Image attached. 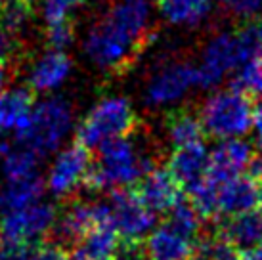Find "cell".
I'll return each instance as SVG.
<instances>
[{
    "mask_svg": "<svg viewBox=\"0 0 262 260\" xmlns=\"http://www.w3.org/2000/svg\"><path fill=\"white\" fill-rule=\"evenodd\" d=\"M46 184L40 176H33L27 180H14L6 182L0 188V212H15V210L27 209L35 203L42 201Z\"/></svg>",
    "mask_w": 262,
    "mask_h": 260,
    "instance_id": "7402d4cb",
    "label": "cell"
},
{
    "mask_svg": "<svg viewBox=\"0 0 262 260\" xmlns=\"http://www.w3.org/2000/svg\"><path fill=\"white\" fill-rule=\"evenodd\" d=\"M15 2H27V4H31V0H15Z\"/></svg>",
    "mask_w": 262,
    "mask_h": 260,
    "instance_id": "60d3db41",
    "label": "cell"
},
{
    "mask_svg": "<svg viewBox=\"0 0 262 260\" xmlns=\"http://www.w3.org/2000/svg\"><path fill=\"white\" fill-rule=\"evenodd\" d=\"M17 48H19V44H17L15 33H12L4 23L0 21V61L8 65L12 59H15Z\"/></svg>",
    "mask_w": 262,
    "mask_h": 260,
    "instance_id": "1f68e13d",
    "label": "cell"
},
{
    "mask_svg": "<svg viewBox=\"0 0 262 260\" xmlns=\"http://www.w3.org/2000/svg\"><path fill=\"white\" fill-rule=\"evenodd\" d=\"M220 235L237 251H253L262 245V210L230 216L220 228Z\"/></svg>",
    "mask_w": 262,
    "mask_h": 260,
    "instance_id": "e0dca14e",
    "label": "cell"
},
{
    "mask_svg": "<svg viewBox=\"0 0 262 260\" xmlns=\"http://www.w3.org/2000/svg\"><path fill=\"white\" fill-rule=\"evenodd\" d=\"M253 58L256 59V63H258V67H260V69H262V48H260V50H258V52H256V54H255V56H253Z\"/></svg>",
    "mask_w": 262,
    "mask_h": 260,
    "instance_id": "ab89813d",
    "label": "cell"
},
{
    "mask_svg": "<svg viewBox=\"0 0 262 260\" xmlns=\"http://www.w3.org/2000/svg\"><path fill=\"white\" fill-rule=\"evenodd\" d=\"M84 0H44V19L48 25L67 21L69 12L80 6Z\"/></svg>",
    "mask_w": 262,
    "mask_h": 260,
    "instance_id": "f1b7e54d",
    "label": "cell"
},
{
    "mask_svg": "<svg viewBox=\"0 0 262 260\" xmlns=\"http://www.w3.org/2000/svg\"><path fill=\"white\" fill-rule=\"evenodd\" d=\"M253 155V145L243 138H230L219 140V144L211 149V168L209 176L219 182H226L230 178L241 176L247 170Z\"/></svg>",
    "mask_w": 262,
    "mask_h": 260,
    "instance_id": "4fadbf2b",
    "label": "cell"
},
{
    "mask_svg": "<svg viewBox=\"0 0 262 260\" xmlns=\"http://www.w3.org/2000/svg\"><path fill=\"white\" fill-rule=\"evenodd\" d=\"M146 44V40L103 17L88 33L84 40V52L103 71L123 73L134 63V59L138 58Z\"/></svg>",
    "mask_w": 262,
    "mask_h": 260,
    "instance_id": "5b68a950",
    "label": "cell"
},
{
    "mask_svg": "<svg viewBox=\"0 0 262 260\" xmlns=\"http://www.w3.org/2000/svg\"><path fill=\"white\" fill-rule=\"evenodd\" d=\"M31 256H33V247L10 245V243L0 245V260H31Z\"/></svg>",
    "mask_w": 262,
    "mask_h": 260,
    "instance_id": "836d02e7",
    "label": "cell"
},
{
    "mask_svg": "<svg viewBox=\"0 0 262 260\" xmlns=\"http://www.w3.org/2000/svg\"><path fill=\"white\" fill-rule=\"evenodd\" d=\"M2 6H4V0H0V8H2Z\"/></svg>",
    "mask_w": 262,
    "mask_h": 260,
    "instance_id": "b9f144b4",
    "label": "cell"
},
{
    "mask_svg": "<svg viewBox=\"0 0 262 260\" xmlns=\"http://www.w3.org/2000/svg\"><path fill=\"white\" fill-rule=\"evenodd\" d=\"M253 58L241 31H226L214 35L201 52V61L197 65L199 71V86H219L226 75L233 73L237 67Z\"/></svg>",
    "mask_w": 262,
    "mask_h": 260,
    "instance_id": "8992f818",
    "label": "cell"
},
{
    "mask_svg": "<svg viewBox=\"0 0 262 260\" xmlns=\"http://www.w3.org/2000/svg\"><path fill=\"white\" fill-rule=\"evenodd\" d=\"M29 14H31V4L10 0L8 4H4V6L0 8V21L4 23L12 33H17L25 25Z\"/></svg>",
    "mask_w": 262,
    "mask_h": 260,
    "instance_id": "83f0119b",
    "label": "cell"
},
{
    "mask_svg": "<svg viewBox=\"0 0 262 260\" xmlns=\"http://www.w3.org/2000/svg\"><path fill=\"white\" fill-rule=\"evenodd\" d=\"M136 195L155 214L168 212L182 199L180 184L174 180V176L168 172L167 168H153L151 172H147L138 182Z\"/></svg>",
    "mask_w": 262,
    "mask_h": 260,
    "instance_id": "9a60e30c",
    "label": "cell"
},
{
    "mask_svg": "<svg viewBox=\"0 0 262 260\" xmlns=\"http://www.w3.org/2000/svg\"><path fill=\"white\" fill-rule=\"evenodd\" d=\"M209 168H211V151L203 142L174 147L167 165V170L174 176L180 188H186L188 191L209 176Z\"/></svg>",
    "mask_w": 262,
    "mask_h": 260,
    "instance_id": "7c38bea8",
    "label": "cell"
},
{
    "mask_svg": "<svg viewBox=\"0 0 262 260\" xmlns=\"http://www.w3.org/2000/svg\"><path fill=\"white\" fill-rule=\"evenodd\" d=\"M31 260H71V256H67V253L59 245L46 243V245H38L33 249Z\"/></svg>",
    "mask_w": 262,
    "mask_h": 260,
    "instance_id": "d6a6232c",
    "label": "cell"
},
{
    "mask_svg": "<svg viewBox=\"0 0 262 260\" xmlns=\"http://www.w3.org/2000/svg\"><path fill=\"white\" fill-rule=\"evenodd\" d=\"M96 224H110V203L73 201L63 212H59L52 233L59 243L75 245Z\"/></svg>",
    "mask_w": 262,
    "mask_h": 260,
    "instance_id": "8fae6325",
    "label": "cell"
},
{
    "mask_svg": "<svg viewBox=\"0 0 262 260\" xmlns=\"http://www.w3.org/2000/svg\"><path fill=\"white\" fill-rule=\"evenodd\" d=\"M219 189L220 182L207 176L203 182H199L195 188H191L188 191L191 205L203 218H211L219 214Z\"/></svg>",
    "mask_w": 262,
    "mask_h": 260,
    "instance_id": "d4e9b609",
    "label": "cell"
},
{
    "mask_svg": "<svg viewBox=\"0 0 262 260\" xmlns=\"http://www.w3.org/2000/svg\"><path fill=\"white\" fill-rule=\"evenodd\" d=\"M262 205V184L251 176H235L226 182H220L219 189V214L237 216L251 210H256Z\"/></svg>",
    "mask_w": 262,
    "mask_h": 260,
    "instance_id": "5bb4252c",
    "label": "cell"
},
{
    "mask_svg": "<svg viewBox=\"0 0 262 260\" xmlns=\"http://www.w3.org/2000/svg\"><path fill=\"white\" fill-rule=\"evenodd\" d=\"M153 168L155 161L138 142L130 136L113 138L98 147V163L90 168L84 189H126L138 184Z\"/></svg>",
    "mask_w": 262,
    "mask_h": 260,
    "instance_id": "6da1fadb",
    "label": "cell"
},
{
    "mask_svg": "<svg viewBox=\"0 0 262 260\" xmlns=\"http://www.w3.org/2000/svg\"><path fill=\"white\" fill-rule=\"evenodd\" d=\"M33 90L10 88L0 92V136L17 132L33 111Z\"/></svg>",
    "mask_w": 262,
    "mask_h": 260,
    "instance_id": "ffe728a7",
    "label": "cell"
},
{
    "mask_svg": "<svg viewBox=\"0 0 262 260\" xmlns=\"http://www.w3.org/2000/svg\"><path fill=\"white\" fill-rule=\"evenodd\" d=\"M6 80H8V65L0 61V92H2V88L6 84Z\"/></svg>",
    "mask_w": 262,
    "mask_h": 260,
    "instance_id": "f35d334b",
    "label": "cell"
},
{
    "mask_svg": "<svg viewBox=\"0 0 262 260\" xmlns=\"http://www.w3.org/2000/svg\"><path fill=\"white\" fill-rule=\"evenodd\" d=\"M71 71V61L63 52L52 50L44 54L38 59L29 77L31 90L35 92H50L54 88H58L67 75Z\"/></svg>",
    "mask_w": 262,
    "mask_h": 260,
    "instance_id": "44dd1931",
    "label": "cell"
},
{
    "mask_svg": "<svg viewBox=\"0 0 262 260\" xmlns=\"http://www.w3.org/2000/svg\"><path fill=\"white\" fill-rule=\"evenodd\" d=\"M59 212L50 201H38L27 209L6 212L0 218V237L10 245L31 247L54 231Z\"/></svg>",
    "mask_w": 262,
    "mask_h": 260,
    "instance_id": "52a82bcc",
    "label": "cell"
},
{
    "mask_svg": "<svg viewBox=\"0 0 262 260\" xmlns=\"http://www.w3.org/2000/svg\"><path fill=\"white\" fill-rule=\"evenodd\" d=\"M167 136L174 147H184V145L203 142L205 128L199 115L178 109L167 117Z\"/></svg>",
    "mask_w": 262,
    "mask_h": 260,
    "instance_id": "cb8c5ba5",
    "label": "cell"
},
{
    "mask_svg": "<svg viewBox=\"0 0 262 260\" xmlns=\"http://www.w3.org/2000/svg\"><path fill=\"white\" fill-rule=\"evenodd\" d=\"M92 168V155L90 149L75 142L71 145L61 147L54 161L48 166V172L44 178L46 189L56 199H67L84 188L86 176Z\"/></svg>",
    "mask_w": 262,
    "mask_h": 260,
    "instance_id": "ba28073f",
    "label": "cell"
},
{
    "mask_svg": "<svg viewBox=\"0 0 262 260\" xmlns=\"http://www.w3.org/2000/svg\"><path fill=\"white\" fill-rule=\"evenodd\" d=\"M188 260H191V258H188Z\"/></svg>",
    "mask_w": 262,
    "mask_h": 260,
    "instance_id": "7bdbcfd3",
    "label": "cell"
},
{
    "mask_svg": "<svg viewBox=\"0 0 262 260\" xmlns=\"http://www.w3.org/2000/svg\"><path fill=\"white\" fill-rule=\"evenodd\" d=\"M226 10L241 19H255L262 12V0H222Z\"/></svg>",
    "mask_w": 262,
    "mask_h": 260,
    "instance_id": "4dcf8cb0",
    "label": "cell"
},
{
    "mask_svg": "<svg viewBox=\"0 0 262 260\" xmlns=\"http://www.w3.org/2000/svg\"><path fill=\"white\" fill-rule=\"evenodd\" d=\"M235 260H262V247L253 249V251H245V253H237Z\"/></svg>",
    "mask_w": 262,
    "mask_h": 260,
    "instance_id": "74e56055",
    "label": "cell"
},
{
    "mask_svg": "<svg viewBox=\"0 0 262 260\" xmlns=\"http://www.w3.org/2000/svg\"><path fill=\"white\" fill-rule=\"evenodd\" d=\"M117 260H149L146 249H142L138 243H126L121 247V253Z\"/></svg>",
    "mask_w": 262,
    "mask_h": 260,
    "instance_id": "e575fe53",
    "label": "cell"
},
{
    "mask_svg": "<svg viewBox=\"0 0 262 260\" xmlns=\"http://www.w3.org/2000/svg\"><path fill=\"white\" fill-rule=\"evenodd\" d=\"M237 251L222 235H211L199 241L197 260H235Z\"/></svg>",
    "mask_w": 262,
    "mask_h": 260,
    "instance_id": "4316f807",
    "label": "cell"
},
{
    "mask_svg": "<svg viewBox=\"0 0 262 260\" xmlns=\"http://www.w3.org/2000/svg\"><path fill=\"white\" fill-rule=\"evenodd\" d=\"M201 218L203 216L197 212V209L191 205L189 199H180L172 209L168 210L167 224H170L184 235H188L189 239H193L201 231Z\"/></svg>",
    "mask_w": 262,
    "mask_h": 260,
    "instance_id": "484cf974",
    "label": "cell"
},
{
    "mask_svg": "<svg viewBox=\"0 0 262 260\" xmlns=\"http://www.w3.org/2000/svg\"><path fill=\"white\" fill-rule=\"evenodd\" d=\"M144 249L149 260H188L193 253V239L165 222L147 235Z\"/></svg>",
    "mask_w": 262,
    "mask_h": 260,
    "instance_id": "2e32d148",
    "label": "cell"
},
{
    "mask_svg": "<svg viewBox=\"0 0 262 260\" xmlns=\"http://www.w3.org/2000/svg\"><path fill=\"white\" fill-rule=\"evenodd\" d=\"M110 203V224L126 243H138L155 230L157 214L140 201L136 191L113 189Z\"/></svg>",
    "mask_w": 262,
    "mask_h": 260,
    "instance_id": "9c48e42d",
    "label": "cell"
},
{
    "mask_svg": "<svg viewBox=\"0 0 262 260\" xmlns=\"http://www.w3.org/2000/svg\"><path fill=\"white\" fill-rule=\"evenodd\" d=\"M73 124L71 103L61 96H52L33 107L29 119L15 132V140L40 157H48L63 147Z\"/></svg>",
    "mask_w": 262,
    "mask_h": 260,
    "instance_id": "7a4b0ae2",
    "label": "cell"
},
{
    "mask_svg": "<svg viewBox=\"0 0 262 260\" xmlns=\"http://www.w3.org/2000/svg\"><path fill=\"white\" fill-rule=\"evenodd\" d=\"M40 155L27 145L15 142H0V172L6 182L27 180L38 176Z\"/></svg>",
    "mask_w": 262,
    "mask_h": 260,
    "instance_id": "ac0fdd59",
    "label": "cell"
},
{
    "mask_svg": "<svg viewBox=\"0 0 262 260\" xmlns=\"http://www.w3.org/2000/svg\"><path fill=\"white\" fill-rule=\"evenodd\" d=\"M211 0H157L159 14L170 25L195 27L211 14Z\"/></svg>",
    "mask_w": 262,
    "mask_h": 260,
    "instance_id": "603a6c76",
    "label": "cell"
},
{
    "mask_svg": "<svg viewBox=\"0 0 262 260\" xmlns=\"http://www.w3.org/2000/svg\"><path fill=\"white\" fill-rule=\"evenodd\" d=\"M247 172H249V176H251L253 180L260 182V184H262V155H260V157H255V159L251 161Z\"/></svg>",
    "mask_w": 262,
    "mask_h": 260,
    "instance_id": "8d00e7d4",
    "label": "cell"
},
{
    "mask_svg": "<svg viewBox=\"0 0 262 260\" xmlns=\"http://www.w3.org/2000/svg\"><path fill=\"white\" fill-rule=\"evenodd\" d=\"M73 38H75V31H73V23H71V19L56 23V25H48L46 40H48L52 50L63 52L69 44L73 42Z\"/></svg>",
    "mask_w": 262,
    "mask_h": 260,
    "instance_id": "f546056e",
    "label": "cell"
},
{
    "mask_svg": "<svg viewBox=\"0 0 262 260\" xmlns=\"http://www.w3.org/2000/svg\"><path fill=\"white\" fill-rule=\"evenodd\" d=\"M193 86H199V71L188 61H172L155 73L146 86L149 107H165L180 101Z\"/></svg>",
    "mask_w": 262,
    "mask_h": 260,
    "instance_id": "30bf717a",
    "label": "cell"
},
{
    "mask_svg": "<svg viewBox=\"0 0 262 260\" xmlns=\"http://www.w3.org/2000/svg\"><path fill=\"white\" fill-rule=\"evenodd\" d=\"M138 124L132 103L123 96H110L96 103L77 126V142L96 149L113 138L130 136Z\"/></svg>",
    "mask_w": 262,
    "mask_h": 260,
    "instance_id": "3957f363",
    "label": "cell"
},
{
    "mask_svg": "<svg viewBox=\"0 0 262 260\" xmlns=\"http://www.w3.org/2000/svg\"><path fill=\"white\" fill-rule=\"evenodd\" d=\"M75 256L80 260H117L121 253V235L111 224H96L77 243Z\"/></svg>",
    "mask_w": 262,
    "mask_h": 260,
    "instance_id": "d6986e66",
    "label": "cell"
},
{
    "mask_svg": "<svg viewBox=\"0 0 262 260\" xmlns=\"http://www.w3.org/2000/svg\"><path fill=\"white\" fill-rule=\"evenodd\" d=\"M253 134H255V145L256 149L262 153V100L255 107V115H253Z\"/></svg>",
    "mask_w": 262,
    "mask_h": 260,
    "instance_id": "d590c367",
    "label": "cell"
},
{
    "mask_svg": "<svg viewBox=\"0 0 262 260\" xmlns=\"http://www.w3.org/2000/svg\"><path fill=\"white\" fill-rule=\"evenodd\" d=\"M255 107L251 98L237 90H216L212 92L199 109V119L205 134L216 140L243 138L253 128Z\"/></svg>",
    "mask_w": 262,
    "mask_h": 260,
    "instance_id": "277c9868",
    "label": "cell"
}]
</instances>
